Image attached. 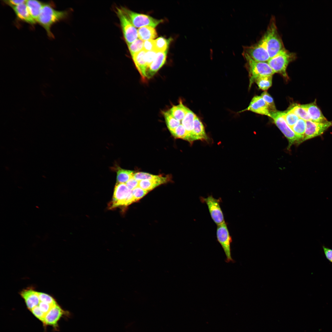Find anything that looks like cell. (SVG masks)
I'll return each mask as SVG.
<instances>
[{"instance_id":"cell-15","label":"cell","mask_w":332,"mask_h":332,"mask_svg":"<svg viewBox=\"0 0 332 332\" xmlns=\"http://www.w3.org/2000/svg\"><path fill=\"white\" fill-rule=\"evenodd\" d=\"M168 50L164 52H157L153 61L148 67L145 79L152 78L164 64L166 59Z\"/></svg>"},{"instance_id":"cell-22","label":"cell","mask_w":332,"mask_h":332,"mask_svg":"<svg viewBox=\"0 0 332 332\" xmlns=\"http://www.w3.org/2000/svg\"><path fill=\"white\" fill-rule=\"evenodd\" d=\"M137 34L138 37L143 41L153 40L157 36L154 28L149 26L139 28L137 30Z\"/></svg>"},{"instance_id":"cell-35","label":"cell","mask_w":332,"mask_h":332,"mask_svg":"<svg viewBox=\"0 0 332 332\" xmlns=\"http://www.w3.org/2000/svg\"><path fill=\"white\" fill-rule=\"evenodd\" d=\"M170 132L175 137L184 140L187 136L186 130L181 124Z\"/></svg>"},{"instance_id":"cell-1","label":"cell","mask_w":332,"mask_h":332,"mask_svg":"<svg viewBox=\"0 0 332 332\" xmlns=\"http://www.w3.org/2000/svg\"><path fill=\"white\" fill-rule=\"evenodd\" d=\"M67 15V11L56 10L49 4H45L37 22L45 29L49 37L53 38V35L50 30L51 26L65 18Z\"/></svg>"},{"instance_id":"cell-2","label":"cell","mask_w":332,"mask_h":332,"mask_svg":"<svg viewBox=\"0 0 332 332\" xmlns=\"http://www.w3.org/2000/svg\"><path fill=\"white\" fill-rule=\"evenodd\" d=\"M262 38L265 42L270 58L285 49L282 39L278 33L274 17L271 18L267 30Z\"/></svg>"},{"instance_id":"cell-16","label":"cell","mask_w":332,"mask_h":332,"mask_svg":"<svg viewBox=\"0 0 332 332\" xmlns=\"http://www.w3.org/2000/svg\"><path fill=\"white\" fill-rule=\"evenodd\" d=\"M207 139L204 126L196 116L194 120L192 131L187 141L192 143L196 140H207Z\"/></svg>"},{"instance_id":"cell-45","label":"cell","mask_w":332,"mask_h":332,"mask_svg":"<svg viewBox=\"0 0 332 332\" xmlns=\"http://www.w3.org/2000/svg\"><path fill=\"white\" fill-rule=\"evenodd\" d=\"M322 248L325 256L327 259L332 263V249L323 246Z\"/></svg>"},{"instance_id":"cell-5","label":"cell","mask_w":332,"mask_h":332,"mask_svg":"<svg viewBox=\"0 0 332 332\" xmlns=\"http://www.w3.org/2000/svg\"><path fill=\"white\" fill-rule=\"evenodd\" d=\"M131 190L125 183H117L114 190L110 208L120 206H127L136 202Z\"/></svg>"},{"instance_id":"cell-27","label":"cell","mask_w":332,"mask_h":332,"mask_svg":"<svg viewBox=\"0 0 332 332\" xmlns=\"http://www.w3.org/2000/svg\"><path fill=\"white\" fill-rule=\"evenodd\" d=\"M172 39L160 37L154 40V51L156 52H164L168 50Z\"/></svg>"},{"instance_id":"cell-44","label":"cell","mask_w":332,"mask_h":332,"mask_svg":"<svg viewBox=\"0 0 332 332\" xmlns=\"http://www.w3.org/2000/svg\"><path fill=\"white\" fill-rule=\"evenodd\" d=\"M26 0H4V3L11 7L16 6L19 5L26 3Z\"/></svg>"},{"instance_id":"cell-42","label":"cell","mask_w":332,"mask_h":332,"mask_svg":"<svg viewBox=\"0 0 332 332\" xmlns=\"http://www.w3.org/2000/svg\"><path fill=\"white\" fill-rule=\"evenodd\" d=\"M38 306L42 311L46 315L54 306H53L48 303L40 301Z\"/></svg>"},{"instance_id":"cell-34","label":"cell","mask_w":332,"mask_h":332,"mask_svg":"<svg viewBox=\"0 0 332 332\" xmlns=\"http://www.w3.org/2000/svg\"><path fill=\"white\" fill-rule=\"evenodd\" d=\"M283 116L286 123L291 129L299 119L290 110L287 112H284Z\"/></svg>"},{"instance_id":"cell-25","label":"cell","mask_w":332,"mask_h":332,"mask_svg":"<svg viewBox=\"0 0 332 332\" xmlns=\"http://www.w3.org/2000/svg\"><path fill=\"white\" fill-rule=\"evenodd\" d=\"M133 177L136 180L139 181L142 180H158L165 183L170 180V177L167 176H163L160 175H155L148 173L144 172H138L134 174Z\"/></svg>"},{"instance_id":"cell-28","label":"cell","mask_w":332,"mask_h":332,"mask_svg":"<svg viewBox=\"0 0 332 332\" xmlns=\"http://www.w3.org/2000/svg\"><path fill=\"white\" fill-rule=\"evenodd\" d=\"M272 76H264L258 77L255 80L259 89L263 90H267L272 85Z\"/></svg>"},{"instance_id":"cell-9","label":"cell","mask_w":332,"mask_h":332,"mask_svg":"<svg viewBox=\"0 0 332 332\" xmlns=\"http://www.w3.org/2000/svg\"><path fill=\"white\" fill-rule=\"evenodd\" d=\"M243 54L257 61L266 62L270 57L265 42L262 38L255 44L243 47Z\"/></svg>"},{"instance_id":"cell-3","label":"cell","mask_w":332,"mask_h":332,"mask_svg":"<svg viewBox=\"0 0 332 332\" xmlns=\"http://www.w3.org/2000/svg\"><path fill=\"white\" fill-rule=\"evenodd\" d=\"M296 54L289 52L285 48L267 62L275 73H279L285 77H287L286 69L288 64L294 60Z\"/></svg>"},{"instance_id":"cell-29","label":"cell","mask_w":332,"mask_h":332,"mask_svg":"<svg viewBox=\"0 0 332 332\" xmlns=\"http://www.w3.org/2000/svg\"><path fill=\"white\" fill-rule=\"evenodd\" d=\"M168 128L171 132L181 124V121L172 117L168 110L163 112Z\"/></svg>"},{"instance_id":"cell-19","label":"cell","mask_w":332,"mask_h":332,"mask_svg":"<svg viewBox=\"0 0 332 332\" xmlns=\"http://www.w3.org/2000/svg\"><path fill=\"white\" fill-rule=\"evenodd\" d=\"M20 294L25 300L27 308L30 310L38 306L40 302L37 292L31 289H25L21 291Z\"/></svg>"},{"instance_id":"cell-38","label":"cell","mask_w":332,"mask_h":332,"mask_svg":"<svg viewBox=\"0 0 332 332\" xmlns=\"http://www.w3.org/2000/svg\"><path fill=\"white\" fill-rule=\"evenodd\" d=\"M157 53V52L154 51H149L145 52L144 56V60L147 66V70L155 59Z\"/></svg>"},{"instance_id":"cell-11","label":"cell","mask_w":332,"mask_h":332,"mask_svg":"<svg viewBox=\"0 0 332 332\" xmlns=\"http://www.w3.org/2000/svg\"><path fill=\"white\" fill-rule=\"evenodd\" d=\"M201 202L205 203L207 205L211 216L217 225H219L224 221L223 213L220 208L219 199H216L210 195L207 198L201 197L200 198Z\"/></svg>"},{"instance_id":"cell-26","label":"cell","mask_w":332,"mask_h":332,"mask_svg":"<svg viewBox=\"0 0 332 332\" xmlns=\"http://www.w3.org/2000/svg\"><path fill=\"white\" fill-rule=\"evenodd\" d=\"M117 183H125L133 176V171L122 169L117 167Z\"/></svg>"},{"instance_id":"cell-37","label":"cell","mask_w":332,"mask_h":332,"mask_svg":"<svg viewBox=\"0 0 332 332\" xmlns=\"http://www.w3.org/2000/svg\"><path fill=\"white\" fill-rule=\"evenodd\" d=\"M37 294L40 301L48 303L53 306L57 304L54 299L49 295L38 292Z\"/></svg>"},{"instance_id":"cell-17","label":"cell","mask_w":332,"mask_h":332,"mask_svg":"<svg viewBox=\"0 0 332 332\" xmlns=\"http://www.w3.org/2000/svg\"><path fill=\"white\" fill-rule=\"evenodd\" d=\"M302 105L306 109L310 121L319 123H325L328 121L316 105L315 101Z\"/></svg>"},{"instance_id":"cell-23","label":"cell","mask_w":332,"mask_h":332,"mask_svg":"<svg viewBox=\"0 0 332 332\" xmlns=\"http://www.w3.org/2000/svg\"><path fill=\"white\" fill-rule=\"evenodd\" d=\"M196 116L192 111L189 109L184 118L181 121V124L184 127L187 132V136L185 139V140H187L192 131L194 121Z\"/></svg>"},{"instance_id":"cell-7","label":"cell","mask_w":332,"mask_h":332,"mask_svg":"<svg viewBox=\"0 0 332 332\" xmlns=\"http://www.w3.org/2000/svg\"><path fill=\"white\" fill-rule=\"evenodd\" d=\"M121 9L135 27H141L145 26L155 28L163 22L145 14L134 12L124 7Z\"/></svg>"},{"instance_id":"cell-36","label":"cell","mask_w":332,"mask_h":332,"mask_svg":"<svg viewBox=\"0 0 332 332\" xmlns=\"http://www.w3.org/2000/svg\"><path fill=\"white\" fill-rule=\"evenodd\" d=\"M261 96L266 103L270 112L277 111L273 98L267 92H264Z\"/></svg>"},{"instance_id":"cell-20","label":"cell","mask_w":332,"mask_h":332,"mask_svg":"<svg viewBox=\"0 0 332 332\" xmlns=\"http://www.w3.org/2000/svg\"><path fill=\"white\" fill-rule=\"evenodd\" d=\"M146 52L143 50L132 57L136 68L143 78H145L147 69V66L144 60V56Z\"/></svg>"},{"instance_id":"cell-33","label":"cell","mask_w":332,"mask_h":332,"mask_svg":"<svg viewBox=\"0 0 332 332\" xmlns=\"http://www.w3.org/2000/svg\"><path fill=\"white\" fill-rule=\"evenodd\" d=\"M306 128V121L299 118L291 128L297 135L303 137Z\"/></svg>"},{"instance_id":"cell-41","label":"cell","mask_w":332,"mask_h":332,"mask_svg":"<svg viewBox=\"0 0 332 332\" xmlns=\"http://www.w3.org/2000/svg\"><path fill=\"white\" fill-rule=\"evenodd\" d=\"M154 40H149L144 41L143 50L146 52L154 51Z\"/></svg>"},{"instance_id":"cell-8","label":"cell","mask_w":332,"mask_h":332,"mask_svg":"<svg viewBox=\"0 0 332 332\" xmlns=\"http://www.w3.org/2000/svg\"><path fill=\"white\" fill-rule=\"evenodd\" d=\"M217 226V240L224 251L226 257V262H233L234 261L231 256V247L232 238L230 235L227 224L224 221Z\"/></svg>"},{"instance_id":"cell-24","label":"cell","mask_w":332,"mask_h":332,"mask_svg":"<svg viewBox=\"0 0 332 332\" xmlns=\"http://www.w3.org/2000/svg\"><path fill=\"white\" fill-rule=\"evenodd\" d=\"M189 109L180 101L178 105L173 106L168 111L174 118L181 121Z\"/></svg>"},{"instance_id":"cell-30","label":"cell","mask_w":332,"mask_h":332,"mask_svg":"<svg viewBox=\"0 0 332 332\" xmlns=\"http://www.w3.org/2000/svg\"><path fill=\"white\" fill-rule=\"evenodd\" d=\"M139 186L143 189L149 192L158 186L164 184L158 180H144L139 181Z\"/></svg>"},{"instance_id":"cell-4","label":"cell","mask_w":332,"mask_h":332,"mask_svg":"<svg viewBox=\"0 0 332 332\" xmlns=\"http://www.w3.org/2000/svg\"><path fill=\"white\" fill-rule=\"evenodd\" d=\"M243 55L247 61V66L250 76V87L257 77L261 76H272L275 73L267 62L256 61L246 54L243 53Z\"/></svg>"},{"instance_id":"cell-14","label":"cell","mask_w":332,"mask_h":332,"mask_svg":"<svg viewBox=\"0 0 332 332\" xmlns=\"http://www.w3.org/2000/svg\"><path fill=\"white\" fill-rule=\"evenodd\" d=\"M69 315V313L63 310L57 304L53 306L45 316L43 323L45 325L57 327V322L63 315Z\"/></svg>"},{"instance_id":"cell-39","label":"cell","mask_w":332,"mask_h":332,"mask_svg":"<svg viewBox=\"0 0 332 332\" xmlns=\"http://www.w3.org/2000/svg\"><path fill=\"white\" fill-rule=\"evenodd\" d=\"M148 192L139 186L132 190L133 195L136 201L143 197Z\"/></svg>"},{"instance_id":"cell-18","label":"cell","mask_w":332,"mask_h":332,"mask_svg":"<svg viewBox=\"0 0 332 332\" xmlns=\"http://www.w3.org/2000/svg\"><path fill=\"white\" fill-rule=\"evenodd\" d=\"M11 7L19 20L31 25H34L37 22L30 13L26 3Z\"/></svg>"},{"instance_id":"cell-40","label":"cell","mask_w":332,"mask_h":332,"mask_svg":"<svg viewBox=\"0 0 332 332\" xmlns=\"http://www.w3.org/2000/svg\"><path fill=\"white\" fill-rule=\"evenodd\" d=\"M30 311L36 317L43 322L45 314L42 311L38 306L34 307Z\"/></svg>"},{"instance_id":"cell-12","label":"cell","mask_w":332,"mask_h":332,"mask_svg":"<svg viewBox=\"0 0 332 332\" xmlns=\"http://www.w3.org/2000/svg\"><path fill=\"white\" fill-rule=\"evenodd\" d=\"M332 126L331 121L319 123L311 121H306V128L302 142L321 135Z\"/></svg>"},{"instance_id":"cell-6","label":"cell","mask_w":332,"mask_h":332,"mask_svg":"<svg viewBox=\"0 0 332 332\" xmlns=\"http://www.w3.org/2000/svg\"><path fill=\"white\" fill-rule=\"evenodd\" d=\"M284 112H271V117L289 141L288 148L295 143L302 142L303 137L296 134L288 125L283 116Z\"/></svg>"},{"instance_id":"cell-13","label":"cell","mask_w":332,"mask_h":332,"mask_svg":"<svg viewBox=\"0 0 332 332\" xmlns=\"http://www.w3.org/2000/svg\"><path fill=\"white\" fill-rule=\"evenodd\" d=\"M245 111H250L258 114L271 117L269 107L261 96L254 97L248 107L240 112Z\"/></svg>"},{"instance_id":"cell-43","label":"cell","mask_w":332,"mask_h":332,"mask_svg":"<svg viewBox=\"0 0 332 332\" xmlns=\"http://www.w3.org/2000/svg\"><path fill=\"white\" fill-rule=\"evenodd\" d=\"M139 181L136 180L134 177L130 178L126 183L129 189L132 190L135 188L139 186Z\"/></svg>"},{"instance_id":"cell-32","label":"cell","mask_w":332,"mask_h":332,"mask_svg":"<svg viewBox=\"0 0 332 332\" xmlns=\"http://www.w3.org/2000/svg\"><path fill=\"white\" fill-rule=\"evenodd\" d=\"M144 41L137 39L128 45L132 57L135 54L143 50Z\"/></svg>"},{"instance_id":"cell-10","label":"cell","mask_w":332,"mask_h":332,"mask_svg":"<svg viewBox=\"0 0 332 332\" xmlns=\"http://www.w3.org/2000/svg\"><path fill=\"white\" fill-rule=\"evenodd\" d=\"M116 13L119 18L124 37L127 45L137 39V30L131 23L121 8H117Z\"/></svg>"},{"instance_id":"cell-31","label":"cell","mask_w":332,"mask_h":332,"mask_svg":"<svg viewBox=\"0 0 332 332\" xmlns=\"http://www.w3.org/2000/svg\"><path fill=\"white\" fill-rule=\"evenodd\" d=\"M290 110L299 118L305 121H310L306 109L302 105H295Z\"/></svg>"},{"instance_id":"cell-21","label":"cell","mask_w":332,"mask_h":332,"mask_svg":"<svg viewBox=\"0 0 332 332\" xmlns=\"http://www.w3.org/2000/svg\"><path fill=\"white\" fill-rule=\"evenodd\" d=\"M26 4L28 11L33 18L37 22L45 4L37 0H26Z\"/></svg>"}]
</instances>
